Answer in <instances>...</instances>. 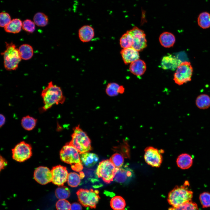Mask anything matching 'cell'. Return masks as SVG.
<instances>
[{"label": "cell", "instance_id": "obj_1", "mask_svg": "<svg viewBox=\"0 0 210 210\" xmlns=\"http://www.w3.org/2000/svg\"><path fill=\"white\" fill-rule=\"evenodd\" d=\"M41 95L43 105L39 110L41 113L46 111L54 104H63L66 100L61 88L54 85L52 81L49 82L42 90Z\"/></svg>", "mask_w": 210, "mask_h": 210}, {"label": "cell", "instance_id": "obj_2", "mask_svg": "<svg viewBox=\"0 0 210 210\" xmlns=\"http://www.w3.org/2000/svg\"><path fill=\"white\" fill-rule=\"evenodd\" d=\"M189 186V181L186 180L183 185L175 186L168 194L169 203L176 207L192 201L193 192L188 188Z\"/></svg>", "mask_w": 210, "mask_h": 210}, {"label": "cell", "instance_id": "obj_3", "mask_svg": "<svg viewBox=\"0 0 210 210\" xmlns=\"http://www.w3.org/2000/svg\"><path fill=\"white\" fill-rule=\"evenodd\" d=\"M79 154L77 149L68 142L61 149L60 155L62 161L71 164L73 170L79 172L83 166Z\"/></svg>", "mask_w": 210, "mask_h": 210}, {"label": "cell", "instance_id": "obj_4", "mask_svg": "<svg viewBox=\"0 0 210 210\" xmlns=\"http://www.w3.org/2000/svg\"><path fill=\"white\" fill-rule=\"evenodd\" d=\"M73 130L71 140L68 143L75 147L80 154L91 150V140L87 134L80 127V125L73 128Z\"/></svg>", "mask_w": 210, "mask_h": 210}, {"label": "cell", "instance_id": "obj_5", "mask_svg": "<svg viewBox=\"0 0 210 210\" xmlns=\"http://www.w3.org/2000/svg\"><path fill=\"white\" fill-rule=\"evenodd\" d=\"M6 43V50L1 53L3 56L4 67L8 70H15L22 59L18 49L12 42Z\"/></svg>", "mask_w": 210, "mask_h": 210}, {"label": "cell", "instance_id": "obj_6", "mask_svg": "<svg viewBox=\"0 0 210 210\" xmlns=\"http://www.w3.org/2000/svg\"><path fill=\"white\" fill-rule=\"evenodd\" d=\"M118 169L110 160H104L99 163L96 174L106 183L109 184L114 180Z\"/></svg>", "mask_w": 210, "mask_h": 210}, {"label": "cell", "instance_id": "obj_7", "mask_svg": "<svg viewBox=\"0 0 210 210\" xmlns=\"http://www.w3.org/2000/svg\"><path fill=\"white\" fill-rule=\"evenodd\" d=\"M99 192L94 190L81 188L76 192L78 200L83 206L95 208L100 199Z\"/></svg>", "mask_w": 210, "mask_h": 210}, {"label": "cell", "instance_id": "obj_8", "mask_svg": "<svg viewBox=\"0 0 210 210\" xmlns=\"http://www.w3.org/2000/svg\"><path fill=\"white\" fill-rule=\"evenodd\" d=\"M193 69L190 62H182L176 69L174 75L175 83L181 85L190 81L192 79Z\"/></svg>", "mask_w": 210, "mask_h": 210}, {"label": "cell", "instance_id": "obj_9", "mask_svg": "<svg viewBox=\"0 0 210 210\" xmlns=\"http://www.w3.org/2000/svg\"><path fill=\"white\" fill-rule=\"evenodd\" d=\"M12 151L13 158L18 162L24 161L29 158L32 155L31 146L24 141L17 144Z\"/></svg>", "mask_w": 210, "mask_h": 210}, {"label": "cell", "instance_id": "obj_10", "mask_svg": "<svg viewBox=\"0 0 210 210\" xmlns=\"http://www.w3.org/2000/svg\"><path fill=\"white\" fill-rule=\"evenodd\" d=\"M132 36L133 43L132 47L138 51H141L147 46L146 34L144 31L136 27L127 31Z\"/></svg>", "mask_w": 210, "mask_h": 210}, {"label": "cell", "instance_id": "obj_11", "mask_svg": "<svg viewBox=\"0 0 210 210\" xmlns=\"http://www.w3.org/2000/svg\"><path fill=\"white\" fill-rule=\"evenodd\" d=\"M162 152L158 149L151 146L146 147L145 150L144 158L148 165L155 167H159L161 165L162 158Z\"/></svg>", "mask_w": 210, "mask_h": 210}, {"label": "cell", "instance_id": "obj_12", "mask_svg": "<svg viewBox=\"0 0 210 210\" xmlns=\"http://www.w3.org/2000/svg\"><path fill=\"white\" fill-rule=\"evenodd\" d=\"M51 171L52 183L59 186H63L67 181L69 174L66 168L59 165L53 167Z\"/></svg>", "mask_w": 210, "mask_h": 210}, {"label": "cell", "instance_id": "obj_13", "mask_svg": "<svg viewBox=\"0 0 210 210\" xmlns=\"http://www.w3.org/2000/svg\"><path fill=\"white\" fill-rule=\"evenodd\" d=\"M34 177L39 183L45 185L52 181V175L51 170L47 167L40 166L34 171Z\"/></svg>", "mask_w": 210, "mask_h": 210}, {"label": "cell", "instance_id": "obj_14", "mask_svg": "<svg viewBox=\"0 0 210 210\" xmlns=\"http://www.w3.org/2000/svg\"><path fill=\"white\" fill-rule=\"evenodd\" d=\"M134 175L132 170L125 165L118 168L114 179L119 183H125L131 180Z\"/></svg>", "mask_w": 210, "mask_h": 210}, {"label": "cell", "instance_id": "obj_15", "mask_svg": "<svg viewBox=\"0 0 210 210\" xmlns=\"http://www.w3.org/2000/svg\"><path fill=\"white\" fill-rule=\"evenodd\" d=\"M181 62L176 56L168 54L162 57L161 66L163 69L174 71L176 69Z\"/></svg>", "mask_w": 210, "mask_h": 210}, {"label": "cell", "instance_id": "obj_16", "mask_svg": "<svg viewBox=\"0 0 210 210\" xmlns=\"http://www.w3.org/2000/svg\"><path fill=\"white\" fill-rule=\"evenodd\" d=\"M123 60L126 64L139 59V51L132 47L123 48L120 51Z\"/></svg>", "mask_w": 210, "mask_h": 210}, {"label": "cell", "instance_id": "obj_17", "mask_svg": "<svg viewBox=\"0 0 210 210\" xmlns=\"http://www.w3.org/2000/svg\"><path fill=\"white\" fill-rule=\"evenodd\" d=\"M78 34L80 40L83 42L90 41L94 35L93 28L89 25H85L82 27L79 30Z\"/></svg>", "mask_w": 210, "mask_h": 210}, {"label": "cell", "instance_id": "obj_18", "mask_svg": "<svg viewBox=\"0 0 210 210\" xmlns=\"http://www.w3.org/2000/svg\"><path fill=\"white\" fill-rule=\"evenodd\" d=\"M146 68L145 62L139 59L131 63L129 67L131 72L137 76L143 75L146 71Z\"/></svg>", "mask_w": 210, "mask_h": 210}, {"label": "cell", "instance_id": "obj_19", "mask_svg": "<svg viewBox=\"0 0 210 210\" xmlns=\"http://www.w3.org/2000/svg\"><path fill=\"white\" fill-rule=\"evenodd\" d=\"M193 159L191 156L187 153L180 155L178 157L176 162L178 166L182 169H188L193 164Z\"/></svg>", "mask_w": 210, "mask_h": 210}, {"label": "cell", "instance_id": "obj_20", "mask_svg": "<svg viewBox=\"0 0 210 210\" xmlns=\"http://www.w3.org/2000/svg\"><path fill=\"white\" fill-rule=\"evenodd\" d=\"M80 158L82 164L87 167H93L99 160L97 154L89 152L81 154Z\"/></svg>", "mask_w": 210, "mask_h": 210}, {"label": "cell", "instance_id": "obj_21", "mask_svg": "<svg viewBox=\"0 0 210 210\" xmlns=\"http://www.w3.org/2000/svg\"><path fill=\"white\" fill-rule=\"evenodd\" d=\"M159 41L162 46L169 48L172 47L174 44L175 38L172 33L168 32H164L160 35Z\"/></svg>", "mask_w": 210, "mask_h": 210}, {"label": "cell", "instance_id": "obj_22", "mask_svg": "<svg viewBox=\"0 0 210 210\" xmlns=\"http://www.w3.org/2000/svg\"><path fill=\"white\" fill-rule=\"evenodd\" d=\"M22 21L19 19H13L4 27L5 31L8 33L16 34L19 33L22 28Z\"/></svg>", "mask_w": 210, "mask_h": 210}, {"label": "cell", "instance_id": "obj_23", "mask_svg": "<svg viewBox=\"0 0 210 210\" xmlns=\"http://www.w3.org/2000/svg\"><path fill=\"white\" fill-rule=\"evenodd\" d=\"M195 104L200 109L204 110L209 108L210 107V97L205 94L199 95L196 99Z\"/></svg>", "mask_w": 210, "mask_h": 210}, {"label": "cell", "instance_id": "obj_24", "mask_svg": "<svg viewBox=\"0 0 210 210\" xmlns=\"http://www.w3.org/2000/svg\"><path fill=\"white\" fill-rule=\"evenodd\" d=\"M18 50L21 59L24 60H29L33 55V48L29 45L22 44L20 46Z\"/></svg>", "mask_w": 210, "mask_h": 210}, {"label": "cell", "instance_id": "obj_25", "mask_svg": "<svg viewBox=\"0 0 210 210\" xmlns=\"http://www.w3.org/2000/svg\"><path fill=\"white\" fill-rule=\"evenodd\" d=\"M37 122V120L29 115L23 117L21 120V125L25 130L30 131L35 127Z\"/></svg>", "mask_w": 210, "mask_h": 210}, {"label": "cell", "instance_id": "obj_26", "mask_svg": "<svg viewBox=\"0 0 210 210\" xmlns=\"http://www.w3.org/2000/svg\"><path fill=\"white\" fill-rule=\"evenodd\" d=\"M110 206L114 210H123L126 206V203L123 197L120 196H116L111 199Z\"/></svg>", "mask_w": 210, "mask_h": 210}, {"label": "cell", "instance_id": "obj_27", "mask_svg": "<svg viewBox=\"0 0 210 210\" xmlns=\"http://www.w3.org/2000/svg\"><path fill=\"white\" fill-rule=\"evenodd\" d=\"M197 22L199 26L203 29L209 28L210 27V14L206 12L201 13L197 18Z\"/></svg>", "mask_w": 210, "mask_h": 210}, {"label": "cell", "instance_id": "obj_28", "mask_svg": "<svg viewBox=\"0 0 210 210\" xmlns=\"http://www.w3.org/2000/svg\"><path fill=\"white\" fill-rule=\"evenodd\" d=\"M35 24L39 27H43L47 25L48 23V16L41 12H38L36 13L33 18Z\"/></svg>", "mask_w": 210, "mask_h": 210}, {"label": "cell", "instance_id": "obj_29", "mask_svg": "<svg viewBox=\"0 0 210 210\" xmlns=\"http://www.w3.org/2000/svg\"><path fill=\"white\" fill-rule=\"evenodd\" d=\"M120 85L116 83H109L106 86V93L110 97L116 96L120 94Z\"/></svg>", "mask_w": 210, "mask_h": 210}, {"label": "cell", "instance_id": "obj_30", "mask_svg": "<svg viewBox=\"0 0 210 210\" xmlns=\"http://www.w3.org/2000/svg\"><path fill=\"white\" fill-rule=\"evenodd\" d=\"M132 37L127 32L122 36L120 40V45L123 48L132 47Z\"/></svg>", "mask_w": 210, "mask_h": 210}, {"label": "cell", "instance_id": "obj_31", "mask_svg": "<svg viewBox=\"0 0 210 210\" xmlns=\"http://www.w3.org/2000/svg\"><path fill=\"white\" fill-rule=\"evenodd\" d=\"M81 179L80 175L75 172H71L68 174L67 183L69 186L76 187L79 185Z\"/></svg>", "mask_w": 210, "mask_h": 210}, {"label": "cell", "instance_id": "obj_32", "mask_svg": "<svg viewBox=\"0 0 210 210\" xmlns=\"http://www.w3.org/2000/svg\"><path fill=\"white\" fill-rule=\"evenodd\" d=\"M56 197L60 199H66L69 197L70 192L69 188L63 186H60L55 191Z\"/></svg>", "mask_w": 210, "mask_h": 210}, {"label": "cell", "instance_id": "obj_33", "mask_svg": "<svg viewBox=\"0 0 210 210\" xmlns=\"http://www.w3.org/2000/svg\"><path fill=\"white\" fill-rule=\"evenodd\" d=\"M169 210H199L196 203L190 201L182 205L176 207H171L169 208Z\"/></svg>", "mask_w": 210, "mask_h": 210}, {"label": "cell", "instance_id": "obj_34", "mask_svg": "<svg viewBox=\"0 0 210 210\" xmlns=\"http://www.w3.org/2000/svg\"><path fill=\"white\" fill-rule=\"evenodd\" d=\"M109 160L115 166L118 168L121 167L124 163V159L123 156L118 153L113 155Z\"/></svg>", "mask_w": 210, "mask_h": 210}, {"label": "cell", "instance_id": "obj_35", "mask_svg": "<svg viewBox=\"0 0 210 210\" xmlns=\"http://www.w3.org/2000/svg\"><path fill=\"white\" fill-rule=\"evenodd\" d=\"M199 200L203 208L210 207V193L208 192H204L199 196Z\"/></svg>", "mask_w": 210, "mask_h": 210}, {"label": "cell", "instance_id": "obj_36", "mask_svg": "<svg viewBox=\"0 0 210 210\" xmlns=\"http://www.w3.org/2000/svg\"><path fill=\"white\" fill-rule=\"evenodd\" d=\"M22 28L28 32L32 33L35 30V24L34 22L30 20L26 19L22 22Z\"/></svg>", "mask_w": 210, "mask_h": 210}, {"label": "cell", "instance_id": "obj_37", "mask_svg": "<svg viewBox=\"0 0 210 210\" xmlns=\"http://www.w3.org/2000/svg\"><path fill=\"white\" fill-rule=\"evenodd\" d=\"M57 210H71V204L65 199H60L56 203Z\"/></svg>", "mask_w": 210, "mask_h": 210}, {"label": "cell", "instance_id": "obj_38", "mask_svg": "<svg viewBox=\"0 0 210 210\" xmlns=\"http://www.w3.org/2000/svg\"><path fill=\"white\" fill-rule=\"evenodd\" d=\"M11 21L10 15L7 13L2 12L0 14V26L1 27H5Z\"/></svg>", "mask_w": 210, "mask_h": 210}, {"label": "cell", "instance_id": "obj_39", "mask_svg": "<svg viewBox=\"0 0 210 210\" xmlns=\"http://www.w3.org/2000/svg\"><path fill=\"white\" fill-rule=\"evenodd\" d=\"M71 210H82V207L80 204L74 202L71 205Z\"/></svg>", "mask_w": 210, "mask_h": 210}, {"label": "cell", "instance_id": "obj_40", "mask_svg": "<svg viewBox=\"0 0 210 210\" xmlns=\"http://www.w3.org/2000/svg\"><path fill=\"white\" fill-rule=\"evenodd\" d=\"M0 171L4 169L7 165V162L5 158L1 156H0Z\"/></svg>", "mask_w": 210, "mask_h": 210}, {"label": "cell", "instance_id": "obj_41", "mask_svg": "<svg viewBox=\"0 0 210 210\" xmlns=\"http://www.w3.org/2000/svg\"><path fill=\"white\" fill-rule=\"evenodd\" d=\"M0 127H2L5 123L6 122V118L2 114H1L0 115Z\"/></svg>", "mask_w": 210, "mask_h": 210}, {"label": "cell", "instance_id": "obj_42", "mask_svg": "<svg viewBox=\"0 0 210 210\" xmlns=\"http://www.w3.org/2000/svg\"><path fill=\"white\" fill-rule=\"evenodd\" d=\"M79 175L81 179L83 178L85 176L84 173L82 171H80V172Z\"/></svg>", "mask_w": 210, "mask_h": 210}, {"label": "cell", "instance_id": "obj_43", "mask_svg": "<svg viewBox=\"0 0 210 210\" xmlns=\"http://www.w3.org/2000/svg\"><path fill=\"white\" fill-rule=\"evenodd\" d=\"M123 210H124V209H123Z\"/></svg>", "mask_w": 210, "mask_h": 210}]
</instances>
